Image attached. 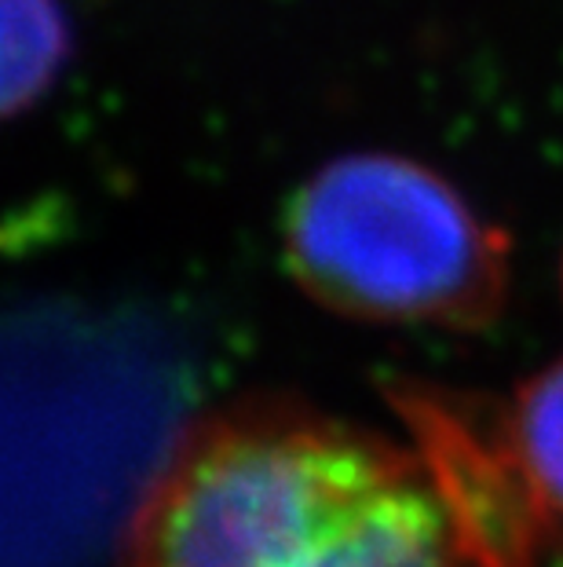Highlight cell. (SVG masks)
Segmentation results:
<instances>
[{
    "mask_svg": "<svg viewBox=\"0 0 563 567\" xmlns=\"http://www.w3.org/2000/svg\"><path fill=\"white\" fill-rule=\"evenodd\" d=\"M122 567H465L414 451L290 406H246L176 446Z\"/></svg>",
    "mask_w": 563,
    "mask_h": 567,
    "instance_id": "cell-1",
    "label": "cell"
},
{
    "mask_svg": "<svg viewBox=\"0 0 563 567\" xmlns=\"http://www.w3.org/2000/svg\"><path fill=\"white\" fill-rule=\"evenodd\" d=\"M282 238L296 286L347 319L479 330L505 305V235L399 154L322 165L296 187Z\"/></svg>",
    "mask_w": 563,
    "mask_h": 567,
    "instance_id": "cell-2",
    "label": "cell"
},
{
    "mask_svg": "<svg viewBox=\"0 0 563 567\" xmlns=\"http://www.w3.org/2000/svg\"><path fill=\"white\" fill-rule=\"evenodd\" d=\"M410 451L447 513L465 567H556L563 524L538 494L505 410L487 414L479 403L428 384L392 389Z\"/></svg>",
    "mask_w": 563,
    "mask_h": 567,
    "instance_id": "cell-3",
    "label": "cell"
},
{
    "mask_svg": "<svg viewBox=\"0 0 563 567\" xmlns=\"http://www.w3.org/2000/svg\"><path fill=\"white\" fill-rule=\"evenodd\" d=\"M4 111L19 114L52 89L70 55V22L59 0H0Z\"/></svg>",
    "mask_w": 563,
    "mask_h": 567,
    "instance_id": "cell-4",
    "label": "cell"
},
{
    "mask_svg": "<svg viewBox=\"0 0 563 567\" xmlns=\"http://www.w3.org/2000/svg\"><path fill=\"white\" fill-rule=\"evenodd\" d=\"M505 425L538 494L563 524V359L520 384Z\"/></svg>",
    "mask_w": 563,
    "mask_h": 567,
    "instance_id": "cell-5",
    "label": "cell"
}]
</instances>
